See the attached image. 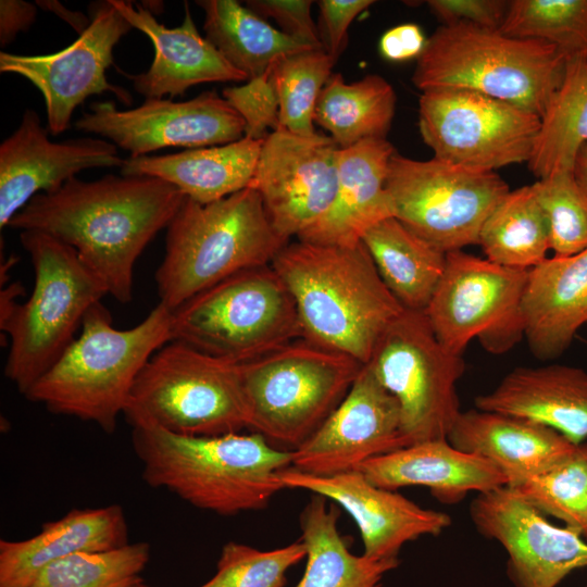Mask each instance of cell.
Returning <instances> with one entry per match:
<instances>
[{
    "mask_svg": "<svg viewBox=\"0 0 587 587\" xmlns=\"http://www.w3.org/2000/svg\"><path fill=\"white\" fill-rule=\"evenodd\" d=\"M184 198L175 186L151 176L109 174L91 182L73 177L54 191L33 197L8 226L40 230L66 243L109 295L128 303L136 261L167 227Z\"/></svg>",
    "mask_w": 587,
    "mask_h": 587,
    "instance_id": "cell-1",
    "label": "cell"
},
{
    "mask_svg": "<svg viewBox=\"0 0 587 587\" xmlns=\"http://www.w3.org/2000/svg\"><path fill=\"white\" fill-rule=\"evenodd\" d=\"M287 287L302 338L366 364L382 334L404 310L362 241H288L271 263Z\"/></svg>",
    "mask_w": 587,
    "mask_h": 587,
    "instance_id": "cell-2",
    "label": "cell"
},
{
    "mask_svg": "<svg viewBox=\"0 0 587 587\" xmlns=\"http://www.w3.org/2000/svg\"><path fill=\"white\" fill-rule=\"evenodd\" d=\"M130 426L142 479L196 508L220 515L257 511L285 489L279 473L292 453L258 433L186 436L148 422Z\"/></svg>",
    "mask_w": 587,
    "mask_h": 587,
    "instance_id": "cell-3",
    "label": "cell"
},
{
    "mask_svg": "<svg viewBox=\"0 0 587 587\" xmlns=\"http://www.w3.org/2000/svg\"><path fill=\"white\" fill-rule=\"evenodd\" d=\"M171 326V310L159 302L136 326L117 329L100 301L86 312L80 334L25 397L112 434L137 376L172 340Z\"/></svg>",
    "mask_w": 587,
    "mask_h": 587,
    "instance_id": "cell-4",
    "label": "cell"
},
{
    "mask_svg": "<svg viewBox=\"0 0 587 587\" xmlns=\"http://www.w3.org/2000/svg\"><path fill=\"white\" fill-rule=\"evenodd\" d=\"M287 242L251 187L210 203L185 197L154 274L159 302L172 311L236 273L271 265Z\"/></svg>",
    "mask_w": 587,
    "mask_h": 587,
    "instance_id": "cell-5",
    "label": "cell"
},
{
    "mask_svg": "<svg viewBox=\"0 0 587 587\" xmlns=\"http://www.w3.org/2000/svg\"><path fill=\"white\" fill-rule=\"evenodd\" d=\"M35 283L27 301L16 285L1 294L0 327L10 338L4 374L24 396L76 338L86 312L109 295L77 252L40 230H22Z\"/></svg>",
    "mask_w": 587,
    "mask_h": 587,
    "instance_id": "cell-6",
    "label": "cell"
},
{
    "mask_svg": "<svg viewBox=\"0 0 587 587\" xmlns=\"http://www.w3.org/2000/svg\"><path fill=\"white\" fill-rule=\"evenodd\" d=\"M566 58L554 46L467 23L442 24L416 59L421 91L466 89L542 115L560 86Z\"/></svg>",
    "mask_w": 587,
    "mask_h": 587,
    "instance_id": "cell-7",
    "label": "cell"
},
{
    "mask_svg": "<svg viewBox=\"0 0 587 587\" xmlns=\"http://www.w3.org/2000/svg\"><path fill=\"white\" fill-rule=\"evenodd\" d=\"M362 366L303 338L240 364L248 428L295 450L340 403Z\"/></svg>",
    "mask_w": 587,
    "mask_h": 587,
    "instance_id": "cell-8",
    "label": "cell"
},
{
    "mask_svg": "<svg viewBox=\"0 0 587 587\" xmlns=\"http://www.w3.org/2000/svg\"><path fill=\"white\" fill-rule=\"evenodd\" d=\"M172 314V340L237 364L302 338L294 300L272 265L248 268Z\"/></svg>",
    "mask_w": 587,
    "mask_h": 587,
    "instance_id": "cell-9",
    "label": "cell"
},
{
    "mask_svg": "<svg viewBox=\"0 0 587 587\" xmlns=\"http://www.w3.org/2000/svg\"><path fill=\"white\" fill-rule=\"evenodd\" d=\"M186 436H220L248 427L240 364L180 341L161 347L137 376L124 414Z\"/></svg>",
    "mask_w": 587,
    "mask_h": 587,
    "instance_id": "cell-10",
    "label": "cell"
},
{
    "mask_svg": "<svg viewBox=\"0 0 587 587\" xmlns=\"http://www.w3.org/2000/svg\"><path fill=\"white\" fill-rule=\"evenodd\" d=\"M364 365L398 401L408 446L448 438L461 413L457 383L465 363L439 342L424 311L404 309Z\"/></svg>",
    "mask_w": 587,
    "mask_h": 587,
    "instance_id": "cell-11",
    "label": "cell"
},
{
    "mask_svg": "<svg viewBox=\"0 0 587 587\" xmlns=\"http://www.w3.org/2000/svg\"><path fill=\"white\" fill-rule=\"evenodd\" d=\"M386 188L394 217L448 253L478 245L482 226L510 191L496 172L476 171L436 158L394 153Z\"/></svg>",
    "mask_w": 587,
    "mask_h": 587,
    "instance_id": "cell-12",
    "label": "cell"
},
{
    "mask_svg": "<svg viewBox=\"0 0 587 587\" xmlns=\"http://www.w3.org/2000/svg\"><path fill=\"white\" fill-rule=\"evenodd\" d=\"M527 275V270L463 250L446 253L444 273L424 310L439 342L457 355L474 338L494 354L511 349L524 337L520 307Z\"/></svg>",
    "mask_w": 587,
    "mask_h": 587,
    "instance_id": "cell-13",
    "label": "cell"
},
{
    "mask_svg": "<svg viewBox=\"0 0 587 587\" xmlns=\"http://www.w3.org/2000/svg\"><path fill=\"white\" fill-rule=\"evenodd\" d=\"M540 117L476 91L433 89L419 100V129L434 158L476 171L528 162Z\"/></svg>",
    "mask_w": 587,
    "mask_h": 587,
    "instance_id": "cell-14",
    "label": "cell"
},
{
    "mask_svg": "<svg viewBox=\"0 0 587 587\" xmlns=\"http://www.w3.org/2000/svg\"><path fill=\"white\" fill-rule=\"evenodd\" d=\"M88 11L87 29L58 52L39 55L0 52L1 73L23 76L41 92L51 135L68 129L75 109L90 96L109 91L124 104H132L130 93L111 84L107 70L113 64L115 45L133 26L110 0L92 2Z\"/></svg>",
    "mask_w": 587,
    "mask_h": 587,
    "instance_id": "cell-15",
    "label": "cell"
},
{
    "mask_svg": "<svg viewBox=\"0 0 587 587\" xmlns=\"http://www.w3.org/2000/svg\"><path fill=\"white\" fill-rule=\"evenodd\" d=\"M245 121L214 90L187 101L147 98L143 103L121 110L113 101L93 102L75 122V128L109 139L129 151L147 155L167 147L189 149L226 145L245 136Z\"/></svg>",
    "mask_w": 587,
    "mask_h": 587,
    "instance_id": "cell-16",
    "label": "cell"
},
{
    "mask_svg": "<svg viewBox=\"0 0 587 587\" xmlns=\"http://www.w3.org/2000/svg\"><path fill=\"white\" fill-rule=\"evenodd\" d=\"M340 148L326 135L302 136L278 127L263 141L249 187L286 241L297 239L330 208Z\"/></svg>",
    "mask_w": 587,
    "mask_h": 587,
    "instance_id": "cell-17",
    "label": "cell"
},
{
    "mask_svg": "<svg viewBox=\"0 0 587 587\" xmlns=\"http://www.w3.org/2000/svg\"><path fill=\"white\" fill-rule=\"evenodd\" d=\"M470 516L480 535L505 550L515 587H557L573 571L587 567V541L551 524L508 486L477 494Z\"/></svg>",
    "mask_w": 587,
    "mask_h": 587,
    "instance_id": "cell-18",
    "label": "cell"
},
{
    "mask_svg": "<svg viewBox=\"0 0 587 587\" xmlns=\"http://www.w3.org/2000/svg\"><path fill=\"white\" fill-rule=\"evenodd\" d=\"M408 446L396 398L363 365L349 391L316 432L291 451L290 467L330 476Z\"/></svg>",
    "mask_w": 587,
    "mask_h": 587,
    "instance_id": "cell-19",
    "label": "cell"
},
{
    "mask_svg": "<svg viewBox=\"0 0 587 587\" xmlns=\"http://www.w3.org/2000/svg\"><path fill=\"white\" fill-rule=\"evenodd\" d=\"M33 109L0 145V228L38 193L61 188L82 171L122 167L124 159L109 140L83 137L51 141Z\"/></svg>",
    "mask_w": 587,
    "mask_h": 587,
    "instance_id": "cell-20",
    "label": "cell"
},
{
    "mask_svg": "<svg viewBox=\"0 0 587 587\" xmlns=\"http://www.w3.org/2000/svg\"><path fill=\"white\" fill-rule=\"evenodd\" d=\"M285 488H297L332 500L358 525L363 554L399 561L401 548L422 536H438L450 524L448 514L424 509L396 490L372 484L359 470L316 476L287 467L279 473Z\"/></svg>",
    "mask_w": 587,
    "mask_h": 587,
    "instance_id": "cell-21",
    "label": "cell"
},
{
    "mask_svg": "<svg viewBox=\"0 0 587 587\" xmlns=\"http://www.w3.org/2000/svg\"><path fill=\"white\" fill-rule=\"evenodd\" d=\"M113 7L150 39L154 58L139 74L118 72L147 98L176 97L196 85L214 82H247L245 74L232 66L218 50L198 32L187 2L180 26L168 28L154 15L132 1L110 0Z\"/></svg>",
    "mask_w": 587,
    "mask_h": 587,
    "instance_id": "cell-22",
    "label": "cell"
},
{
    "mask_svg": "<svg viewBox=\"0 0 587 587\" xmlns=\"http://www.w3.org/2000/svg\"><path fill=\"white\" fill-rule=\"evenodd\" d=\"M447 440L461 451L492 462L511 488L567 460L580 448L544 424L476 408L461 411Z\"/></svg>",
    "mask_w": 587,
    "mask_h": 587,
    "instance_id": "cell-23",
    "label": "cell"
},
{
    "mask_svg": "<svg viewBox=\"0 0 587 587\" xmlns=\"http://www.w3.org/2000/svg\"><path fill=\"white\" fill-rule=\"evenodd\" d=\"M396 152L386 138L362 140L340 149L336 193L328 211L297 239L352 246L378 222L394 216L386 188Z\"/></svg>",
    "mask_w": 587,
    "mask_h": 587,
    "instance_id": "cell-24",
    "label": "cell"
},
{
    "mask_svg": "<svg viewBox=\"0 0 587 587\" xmlns=\"http://www.w3.org/2000/svg\"><path fill=\"white\" fill-rule=\"evenodd\" d=\"M520 315L532 354L560 358L587 324V248L552 257L528 270Z\"/></svg>",
    "mask_w": 587,
    "mask_h": 587,
    "instance_id": "cell-25",
    "label": "cell"
},
{
    "mask_svg": "<svg viewBox=\"0 0 587 587\" xmlns=\"http://www.w3.org/2000/svg\"><path fill=\"white\" fill-rule=\"evenodd\" d=\"M358 470L374 485L397 490L422 486L439 501L453 504L467 492L483 494L508 485L486 458L461 451L447 439L412 444L362 463Z\"/></svg>",
    "mask_w": 587,
    "mask_h": 587,
    "instance_id": "cell-26",
    "label": "cell"
},
{
    "mask_svg": "<svg viewBox=\"0 0 587 587\" xmlns=\"http://www.w3.org/2000/svg\"><path fill=\"white\" fill-rule=\"evenodd\" d=\"M474 404L544 424L575 445L587 441V371L577 366L515 367Z\"/></svg>",
    "mask_w": 587,
    "mask_h": 587,
    "instance_id": "cell-27",
    "label": "cell"
},
{
    "mask_svg": "<svg viewBox=\"0 0 587 587\" xmlns=\"http://www.w3.org/2000/svg\"><path fill=\"white\" fill-rule=\"evenodd\" d=\"M127 544L128 526L121 505L73 509L61 519L45 523L30 538L0 540V587H30L53 562Z\"/></svg>",
    "mask_w": 587,
    "mask_h": 587,
    "instance_id": "cell-28",
    "label": "cell"
},
{
    "mask_svg": "<svg viewBox=\"0 0 587 587\" xmlns=\"http://www.w3.org/2000/svg\"><path fill=\"white\" fill-rule=\"evenodd\" d=\"M264 140L243 136L221 146L162 155L124 159L122 175L163 179L199 203H210L248 188Z\"/></svg>",
    "mask_w": 587,
    "mask_h": 587,
    "instance_id": "cell-29",
    "label": "cell"
},
{
    "mask_svg": "<svg viewBox=\"0 0 587 587\" xmlns=\"http://www.w3.org/2000/svg\"><path fill=\"white\" fill-rule=\"evenodd\" d=\"M361 241L382 280L402 308L424 311L444 273L446 253L394 216L369 228Z\"/></svg>",
    "mask_w": 587,
    "mask_h": 587,
    "instance_id": "cell-30",
    "label": "cell"
},
{
    "mask_svg": "<svg viewBox=\"0 0 587 587\" xmlns=\"http://www.w3.org/2000/svg\"><path fill=\"white\" fill-rule=\"evenodd\" d=\"M326 500L313 495L300 514V539L307 547V563L296 587H382L384 576L399 561L352 553L338 530L340 514Z\"/></svg>",
    "mask_w": 587,
    "mask_h": 587,
    "instance_id": "cell-31",
    "label": "cell"
},
{
    "mask_svg": "<svg viewBox=\"0 0 587 587\" xmlns=\"http://www.w3.org/2000/svg\"><path fill=\"white\" fill-rule=\"evenodd\" d=\"M205 38L236 70L252 79L285 57L315 49L273 27L236 0H198Z\"/></svg>",
    "mask_w": 587,
    "mask_h": 587,
    "instance_id": "cell-32",
    "label": "cell"
},
{
    "mask_svg": "<svg viewBox=\"0 0 587 587\" xmlns=\"http://www.w3.org/2000/svg\"><path fill=\"white\" fill-rule=\"evenodd\" d=\"M396 101L392 86L379 75L347 83L340 73H333L320 93L314 123L346 149L362 140L386 138Z\"/></svg>",
    "mask_w": 587,
    "mask_h": 587,
    "instance_id": "cell-33",
    "label": "cell"
},
{
    "mask_svg": "<svg viewBox=\"0 0 587 587\" xmlns=\"http://www.w3.org/2000/svg\"><path fill=\"white\" fill-rule=\"evenodd\" d=\"M587 142V57L566 60L562 82L540 116L529 171L544 178L573 171L579 149Z\"/></svg>",
    "mask_w": 587,
    "mask_h": 587,
    "instance_id": "cell-34",
    "label": "cell"
},
{
    "mask_svg": "<svg viewBox=\"0 0 587 587\" xmlns=\"http://www.w3.org/2000/svg\"><path fill=\"white\" fill-rule=\"evenodd\" d=\"M478 245L486 259L530 270L547 259L549 228L532 185L510 190L484 222Z\"/></svg>",
    "mask_w": 587,
    "mask_h": 587,
    "instance_id": "cell-35",
    "label": "cell"
},
{
    "mask_svg": "<svg viewBox=\"0 0 587 587\" xmlns=\"http://www.w3.org/2000/svg\"><path fill=\"white\" fill-rule=\"evenodd\" d=\"M499 30L550 43L566 60L587 57V0L509 1Z\"/></svg>",
    "mask_w": 587,
    "mask_h": 587,
    "instance_id": "cell-36",
    "label": "cell"
},
{
    "mask_svg": "<svg viewBox=\"0 0 587 587\" xmlns=\"http://www.w3.org/2000/svg\"><path fill=\"white\" fill-rule=\"evenodd\" d=\"M149 559L147 542L80 552L46 566L30 587H149L140 575Z\"/></svg>",
    "mask_w": 587,
    "mask_h": 587,
    "instance_id": "cell-37",
    "label": "cell"
},
{
    "mask_svg": "<svg viewBox=\"0 0 587 587\" xmlns=\"http://www.w3.org/2000/svg\"><path fill=\"white\" fill-rule=\"evenodd\" d=\"M336 61L323 48H315L285 57L273 65L279 127L302 136L316 133V103Z\"/></svg>",
    "mask_w": 587,
    "mask_h": 587,
    "instance_id": "cell-38",
    "label": "cell"
},
{
    "mask_svg": "<svg viewBox=\"0 0 587 587\" xmlns=\"http://www.w3.org/2000/svg\"><path fill=\"white\" fill-rule=\"evenodd\" d=\"M511 489L587 541V441L567 460Z\"/></svg>",
    "mask_w": 587,
    "mask_h": 587,
    "instance_id": "cell-39",
    "label": "cell"
},
{
    "mask_svg": "<svg viewBox=\"0 0 587 587\" xmlns=\"http://www.w3.org/2000/svg\"><path fill=\"white\" fill-rule=\"evenodd\" d=\"M549 228L554 257H570L587 248V192L573 171H559L532 184Z\"/></svg>",
    "mask_w": 587,
    "mask_h": 587,
    "instance_id": "cell-40",
    "label": "cell"
},
{
    "mask_svg": "<svg viewBox=\"0 0 587 587\" xmlns=\"http://www.w3.org/2000/svg\"><path fill=\"white\" fill-rule=\"evenodd\" d=\"M305 557L301 539L267 551L229 541L222 548L216 573L198 587H284L288 570Z\"/></svg>",
    "mask_w": 587,
    "mask_h": 587,
    "instance_id": "cell-41",
    "label": "cell"
},
{
    "mask_svg": "<svg viewBox=\"0 0 587 587\" xmlns=\"http://www.w3.org/2000/svg\"><path fill=\"white\" fill-rule=\"evenodd\" d=\"M273 65L246 84L227 87L222 92L223 98L243 118L245 136L255 140H264L279 127V105L272 76Z\"/></svg>",
    "mask_w": 587,
    "mask_h": 587,
    "instance_id": "cell-42",
    "label": "cell"
},
{
    "mask_svg": "<svg viewBox=\"0 0 587 587\" xmlns=\"http://www.w3.org/2000/svg\"><path fill=\"white\" fill-rule=\"evenodd\" d=\"M246 7L264 20H273L280 30L300 41L323 48L311 16L310 0H248Z\"/></svg>",
    "mask_w": 587,
    "mask_h": 587,
    "instance_id": "cell-43",
    "label": "cell"
},
{
    "mask_svg": "<svg viewBox=\"0 0 587 587\" xmlns=\"http://www.w3.org/2000/svg\"><path fill=\"white\" fill-rule=\"evenodd\" d=\"M373 3V0H321L317 2L320 40L323 49L335 60L346 48L350 24Z\"/></svg>",
    "mask_w": 587,
    "mask_h": 587,
    "instance_id": "cell-44",
    "label": "cell"
},
{
    "mask_svg": "<svg viewBox=\"0 0 587 587\" xmlns=\"http://www.w3.org/2000/svg\"><path fill=\"white\" fill-rule=\"evenodd\" d=\"M430 12L442 24L467 23L499 29L509 5L503 0H429Z\"/></svg>",
    "mask_w": 587,
    "mask_h": 587,
    "instance_id": "cell-45",
    "label": "cell"
},
{
    "mask_svg": "<svg viewBox=\"0 0 587 587\" xmlns=\"http://www.w3.org/2000/svg\"><path fill=\"white\" fill-rule=\"evenodd\" d=\"M426 38L419 25L404 23L383 34L379 39V52L391 62H403L417 59L422 53Z\"/></svg>",
    "mask_w": 587,
    "mask_h": 587,
    "instance_id": "cell-46",
    "label": "cell"
},
{
    "mask_svg": "<svg viewBox=\"0 0 587 587\" xmlns=\"http://www.w3.org/2000/svg\"><path fill=\"white\" fill-rule=\"evenodd\" d=\"M37 16V5L24 0L0 1V45L12 42L18 33L26 32Z\"/></svg>",
    "mask_w": 587,
    "mask_h": 587,
    "instance_id": "cell-47",
    "label": "cell"
},
{
    "mask_svg": "<svg viewBox=\"0 0 587 587\" xmlns=\"http://www.w3.org/2000/svg\"><path fill=\"white\" fill-rule=\"evenodd\" d=\"M36 4L43 10L53 12L60 18L70 24L78 35L83 34L90 24V17L79 11H72L55 0H38Z\"/></svg>",
    "mask_w": 587,
    "mask_h": 587,
    "instance_id": "cell-48",
    "label": "cell"
},
{
    "mask_svg": "<svg viewBox=\"0 0 587 587\" xmlns=\"http://www.w3.org/2000/svg\"><path fill=\"white\" fill-rule=\"evenodd\" d=\"M573 174L578 184L587 192V142L583 145L575 158Z\"/></svg>",
    "mask_w": 587,
    "mask_h": 587,
    "instance_id": "cell-49",
    "label": "cell"
},
{
    "mask_svg": "<svg viewBox=\"0 0 587 587\" xmlns=\"http://www.w3.org/2000/svg\"><path fill=\"white\" fill-rule=\"evenodd\" d=\"M150 587V586H149Z\"/></svg>",
    "mask_w": 587,
    "mask_h": 587,
    "instance_id": "cell-50",
    "label": "cell"
}]
</instances>
